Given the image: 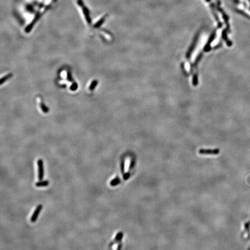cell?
<instances>
[{
	"label": "cell",
	"mask_w": 250,
	"mask_h": 250,
	"mask_svg": "<svg viewBox=\"0 0 250 250\" xmlns=\"http://www.w3.org/2000/svg\"><path fill=\"white\" fill-rule=\"evenodd\" d=\"M38 178L39 180H42L43 178V160L41 159L38 160Z\"/></svg>",
	"instance_id": "cell-1"
},
{
	"label": "cell",
	"mask_w": 250,
	"mask_h": 250,
	"mask_svg": "<svg viewBox=\"0 0 250 250\" xmlns=\"http://www.w3.org/2000/svg\"><path fill=\"white\" fill-rule=\"evenodd\" d=\"M42 209V205H39L36 208V209H35V210L33 215L31 216V221L32 222H34L37 220V219L38 218V216L40 211H41Z\"/></svg>",
	"instance_id": "cell-2"
},
{
	"label": "cell",
	"mask_w": 250,
	"mask_h": 250,
	"mask_svg": "<svg viewBox=\"0 0 250 250\" xmlns=\"http://www.w3.org/2000/svg\"><path fill=\"white\" fill-rule=\"evenodd\" d=\"M201 154H217L218 153V150H204L201 149L199 151Z\"/></svg>",
	"instance_id": "cell-3"
},
{
	"label": "cell",
	"mask_w": 250,
	"mask_h": 250,
	"mask_svg": "<svg viewBox=\"0 0 250 250\" xmlns=\"http://www.w3.org/2000/svg\"><path fill=\"white\" fill-rule=\"evenodd\" d=\"M38 101H39V106H40V107H41V110H42V111L44 112V113H48V108L44 105V104L42 103V100H41V98H40V97H38Z\"/></svg>",
	"instance_id": "cell-4"
},
{
	"label": "cell",
	"mask_w": 250,
	"mask_h": 250,
	"mask_svg": "<svg viewBox=\"0 0 250 250\" xmlns=\"http://www.w3.org/2000/svg\"><path fill=\"white\" fill-rule=\"evenodd\" d=\"M49 181L46 180L44 181H40V182H38V183H35V186L38 187H46V186H48L49 185Z\"/></svg>",
	"instance_id": "cell-5"
},
{
	"label": "cell",
	"mask_w": 250,
	"mask_h": 250,
	"mask_svg": "<svg viewBox=\"0 0 250 250\" xmlns=\"http://www.w3.org/2000/svg\"><path fill=\"white\" fill-rule=\"evenodd\" d=\"M12 76H13L12 74V73H10V74H8L7 75H6V76H3V78H2L1 79V81H0V84H1V85H2V84H3L4 82H5L7 80H8L9 79H10Z\"/></svg>",
	"instance_id": "cell-6"
},
{
	"label": "cell",
	"mask_w": 250,
	"mask_h": 250,
	"mask_svg": "<svg viewBox=\"0 0 250 250\" xmlns=\"http://www.w3.org/2000/svg\"><path fill=\"white\" fill-rule=\"evenodd\" d=\"M120 182H121V181L119 180V179L118 177H116L110 182V185L111 186H115V185H118V184H119Z\"/></svg>",
	"instance_id": "cell-7"
},
{
	"label": "cell",
	"mask_w": 250,
	"mask_h": 250,
	"mask_svg": "<svg viewBox=\"0 0 250 250\" xmlns=\"http://www.w3.org/2000/svg\"><path fill=\"white\" fill-rule=\"evenodd\" d=\"M97 83H98V82H97L96 80L93 81L92 82V83L90 84V86H89V90H91V91L93 90L94 89V88L96 87V86H97Z\"/></svg>",
	"instance_id": "cell-8"
},
{
	"label": "cell",
	"mask_w": 250,
	"mask_h": 250,
	"mask_svg": "<svg viewBox=\"0 0 250 250\" xmlns=\"http://www.w3.org/2000/svg\"><path fill=\"white\" fill-rule=\"evenodd\" d=\"M185 68L186 71L188 72H189L190 71V70H191V65H190V64L188 62H186L185 63Z\"/></svg>",
	"instance_id": "cell-9"
},
{
	"label": "cell",
	"mask_w": 250,
	"mask_h": 250,
	"mask_svg": "<svg viewBox=\"0 0 250 250\" xmlns=\"http://www.w3.org/2000/svg\"><path fill=\"white\" fill-rule=\"evenodd\" d=\"M77 87H78V86H77V85L76 84V83H73L71 86V87H70V89L71 90H75L76 89H77Z\"/></svg>",
	"instance_id": "cell-10"
}]
</instances>
